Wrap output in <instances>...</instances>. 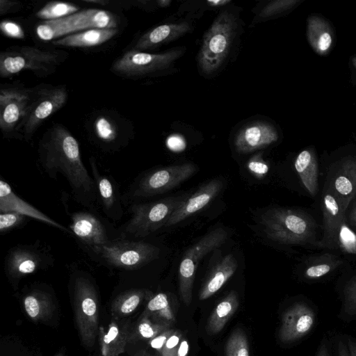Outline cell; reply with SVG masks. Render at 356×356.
<instances>
[{"label": "cell", "instance_id": "29", "mask_svg": "<svg viewBox=\"0 0 356 356\" xmlns=\"http://www.w3.org/2000/svg\"><path fill=\"white\" fill-rule=\"evenodd\" d=\"M79 8L75 4L63 1H50L36 13L37 17L44 21L54 20L74 14Z\"/></svg>", "mask_w": 356, "mask_h": 356}, {"label": "cell", "instance_id": "26", "mask_svg": "<svg viewBox=\"0 0 356 356\" xmlns=\"http://www.w3.org/2000/svg\"><path fill=\"white\" fill-rule=\"evenodd\" d=\"M294 166L300 179L312 196H315L318 190V165L314 152L305 149L297 156Z\"/></svg>", "mask_w": 356, "mask_h": 356}, {"label": "cell", "instance_id": "5", "mask_svg": "<svg viewBox=\"0 0 356 356\" xmlns=\"http://www.w3.org/2000/svg\"><path fill=\"white\" fill-rule=\"evenodd\" d=\"M237 27L236 17L227 10L221 12L203 37L197 55L198 66L206 74L216 72L223 64L232 45Z\"/></svg>", "mask_w": 356, "mask_h": 356}, {"label": "cell", "instance_id": "9", "mask_svg": "<svg viewBox=\"0 0 356 356\" xmlns=\"http://www.w3.org/2000/svg\"><path fill=\"white\" fill-rule=\"evenodd\" d=\"M184 51L182 48H175L163 53L150 54L131 49L113 63L111 70L127 78L151 75L170 68Z\"/></svg>", "mask_w": 356, "mask_h": 356}, {"label": "cell", "instance_id": "42", "mask_svg": "<svg viewBox=\"0 0 356 356\" xmlns=\"http://www.w3.org/2000/svg\"><path fill=\"white\" fill-rule=\"evenodd\" d=\"M174 330L168 329L163 332L161 333L160 335L154 337L150 342V345L153 348L159 350L160 352L163 349L166 341L169 337L172 334Z\"/></svg>", "mask_w": 356, "mask_h": 356}, {"label": "cell", "instance_id": "44", "mask_svg": "<svg viewBox=\"0 0 356 356\" xmlns=\"http://www.w3.org/2000/svg\"><path fill=\"white\" fill-rule=\"evenodd\" d=\"M168 145L171 149L179 151L185 147L184 140L179 136L175 135L170 136L168 140Z\"/></svg>", "mask_w": 356, "mask_h": 356}, {"label": "cell", "instance_id": "22", "mask_svg": "<svg viewBox=\"0 0 356 356\" xmlns=\"http://www.w3.org/2000/svg\"><path fill=\"white\" fill-rule=\"evenodd\" d=\"M332 193L346 213L350 202L356 197V160L349 159L342 164L334 178Z\"/></svg>", "mask_w": 356, "mask_h": 356}, {"label": "cell", "instance_id": "49", "mask_svg": "<svg viewBox=\"0 0 356 356\" xmlns=\"http://www.w3.org/2000/svg\"><path fill=\"white\" fill-rule=\"evenodd\" d=\"M347 346L350 356H356V341L350 339H348Z\"/></svg>", "mask_w": 356, "mask_h": 356}, {"label": "cell", "instance_id": "2", "mask_svg": "<svg viewBox=\"0 0 356 356\" xmlns=\"http://www.w3.org/2000/svg\"><path fill=\"white\" fill-rule=\"evenodd\" d=\"M260 223L266 236L284 245H316V224L308 213L300 209L274 207L266 211Z\"/></svg>", "mask_w": 356, "mask_h": 356}, {"label": "cell", "instance_id": "31", "mask_svg": "<svg viewBox=\"0 0 356 356\" xmlns=\"http://www.w3.org/2000/svg\"><path fill=\"white\" fill-rule=\"evenodd\" d=\"M225 353L226 356H250L248 340L241 330L232 333L226 343Z\"/></svg>", "mask_w": 356, "mask_h": 356}, {"label": "cell", "instance_id": "21", "mask_svg": "<svg viewBox=\"0 0 356 356\" xmlns=\"http://www.w3.org/2000/svg\"><path fill=\"white\" fill-rule=\"evenodd\" d=\"M190 30L191 26L186 22L159 25L143 34L136 42L134 49H154L180 38Z\"/></svg>", "mask_w": 356, "mask_h": 356}, {"label": "cell", "instance_id": "34", "mask_svg": "<svg viewBox=\"0 0 356 356\" xmlns=\"http://www.w3.org/2000/svg\"><path fill=\"white\" fill-rule=\"evenodd\" d=\"M95 131L99 139L104 143L113 142L117 137V130L115 125L105 117H99L96 120Z\"/></svg>", "mask_w": 356, "mask_h": 356}, {"label": "cell", "instance_id": "20", "mask_svg": "<svg viewBox=\"0 0 356 356\" xmlns=\"http://www.w3.org/2000/svg\"><path fill=\"white\" fill-rule=\"evenodd\" d=\"M324 234L321 241L316 242L318 248H337L338 247V233L345 218V212L334 195L328 191L323 196L322 202Z\"/></svg>", "mask_w": 356, "mask_h": 356}, {"label": "cell", "instance_id": "53", "mask_svg": "<svg viewBox=\"0 0 356 356\" xmlns=\"http://www.w3.org/2000/svg\"><path fill=\"white\" fill-rule=\"evenodd\" d=\"M84 1L87 2V3H100V4L106 3V1H97V0L91 1V0H88V1Z\"/></svg>", "mask_w": 356, "mask_h": 356}, {"label": "cell", "instance_id": "7", "mask_svg": "<svg viewBox=\"0 0 356 356\" xmlns=\"http://www.w3.org/2000/svg\"><path fill=\"white\" fill-rule=\"evenodd\" d=\"M66 54L44 50L33 47H22L0 54V76H11L24 70H31L38 76H47L65 59Z\"/></svg>", "mask_w": 356, "mask_h": 356}, {"label": "cell", "instance_id": "50", "mask_svg": "<svg viewBox=\"0 0 356 356\" xmlns=\"http://www.w3.org/2000/svg\"><path fill=\"white\" fill-rule=\"evenodd\" d=\"M231 1L229 0H209L207 3L211 6H221L226 5Z\"/></svg>", "mask_w": 356, "mask_h": 356}, {"label": "cell", "instance_id": "4", "mask_svg": "<svg viewBox=\"0 0 356 356\" xmlns=\"http://www.w3.org/2000/svg\"><path fill=\"white\" fill-rule=\"evenodd\" d=\"M188 195L171 196L147 203H133L131 217L119 229L120 238H145L165 226L174 211Z\"/></svg>", "mask_w": 356, "mask_h": 356}, {"label": "cell", "instance_id": "13", "mask_svg": "<svg viewBox=\"0 0 356 356\" xmlns=\"http://www.w3.org/2000/svg\"><path fill=\"white\" fill-rule=\"evenodd\" d=\"M67 97L65 86L40 90L22 123L25 138H30L47 118L61 108L67 102Z\"/></svg>", "mask_w": 356, "mask_h": 356}, {"label": "cell", "instance_id": "17", "mask_svg": "<svg viewBox=\"0 0 356 356\" xmlns=\"http://www.w3.org/2000/svg\"><path fill=\"white\" fill-rule=\"evenodd\" d=\"M314 321V310L306 304L296 303L284 313L279 338L283 342L296 341L310 332Z\"/></svg>", "mask_w": 356, "mask_h": 356}, {"label": "cell", "instance_id": "3", "mask_svg": "<svg viewBox=\"0 0 356 356\" xmlns=\"http://www.w3.org/2000/svg\"><path fill=\"white\" fill-rule=\"evenodd\" d=\"M84 250L100 264L126 270L145 266L157 259L161 252L150 243L122 238Z\"/></svg>", "mask_w": 356, "mask_h": 356}, {"label": "cell", "instance_id": "23", "mask_svg": "<svg viewBox=\"0 0 356 356\" xmlns=\"http://www.w3.org/2000/svg\"><path fill=\"white\" fill-rule=\"evenodd\" d=\"M238 268L236 259L232 254L224 257L211 270L202 285L199 298L206 300L216 293L234 274Z\"/></svg>", "mask_w": 356, "mask_h": 356}, {"label": "cell", "instance_id": "48", "mask_svg": "<svg viewBox=\"0 0 356 356\" xmlns=\"http://www.w3.org/2000/svg\"><path fill=\"white\" fill-rule=\"evenodd\" d=\"M316 356H330L329 350L325 340H322Z\"/></svg>", "mask_w": 356, "mask_h": 356}, {"label": "cell", "instance_id": "43", "mask_svg": "<svg viewBox=\"0 0 356 356\" xmlns=\"http://www.w3.org/2000/svg\"><path fill=\"white\" fill-rule=\"evenodd\" d=\"M21 4L17 1H13L8 0H1L0 1V14L4 15L8 13L12 12L13 10H17L18 7H20Z\"/></svg>", "mask_w": 356, "mask_h": 356}, {"label": "cell", "instance_id": "12", "mask_svg": "<svg viewBox=\"0 0 356 356\" xmlns=\"http://www.w3.org/2000/svg\"><path fill=\"white\" fill-rule=\"evenodd\" d=\"M54 261L52 254L40 245H17L8 251L4 259V270L8 276L19 278L51 267Z\"/></svg>", "mask_w": 356, "mask_h": 356}, {"label": "cell", "instance_id": "52", "mask_svg": "<svg viewBox=\"0 0 356 356\" xmlns=\"http://www.w3.org/2000/svg\"><path fill=\"white\" fill-rule=\"evenodd\" d=\"M159 6H161V7H165V6H168L170 5V3H171L170 1H168V0H161V1H157Z\"/></svg>", "mask_w": 356, "mask_h": 356}, {"label": "cell", "instance_id": "25", "mask_svg": "<svg viewBox=\"0 0 356 356\" xmlns=\"http://www.w3.org/2000/svg\"><path fill=\"white\" fill-rule=\"evenodd\" d=\"M307 39L314 51L321 56L327 54L333 43V34L328 23L318 15H312L307 21Z\"/></svg>", "mask_w": 356, "mask_h": 356}, {"label": "cell", "instance_id": "46", "mask_svg": "<svg viewBox=\"0 0 356 356\" xmlns=\"http://www.w3.org/2000/svg\"><path fill=\"white\" fill-rule=\"evenodd\" d=\"M188 351V343L186 340L182 339L178 350V356H186Z\"/></svg>", "mask_w": 356, "mask_h": 356}, {"label": "cell", "instance_id": "47", "mask_svg": "<svg viewBox=\"0 0 356 356\" xmlns=\"http://www.w3.org/2000/svg\"><path fill=\"white\" fill-rule=\"evenodd\" d=\"M338 353L339 356H350L348 346L342 341L338 342Z\"/></svg>", "mask_w": 356, "mask_h": 356}, {"label": "cell", "instance_id": "30", "mask_svg": "<svg viewBox=\"0 0 356 356\" xmlns=\"http://www.w3.org/2000/svg\"><path fill=\"white\" fill-rule=\"evenodd\" d=\"M305 270V276L308 279L320 278L335 269L341 261L331 254L322 255Z\"/></svg>", "mask_w": 356, "mask_h": 356}, {"label": "cell", "instance_id": "15", "mask_svg": "<svg viewBox=\"0 0 356 356\" xmlns=\"http://www.w3.org/2000/svg\"><path fill=\"white\" fill-rule=\"evenodd\" d=\"M33 100L27 90L17 88H3L0 91V127L10 131L22 124Z\"/></svg>", "mask_w": 356, "mask_h": 356}, {"label": "cell", "instance_id": "10", "mask_svg": "<svg viewBox=\"0 0 356 356\" xmlns=\"http://www.w3.org/2000/svg\"><path fill=\"white\" fill-rule=\"evenodd\" d=\"M227 238V232L216 228L203 236L184 252L179 267L180 297L186 305L192 299L195 271L200 261L209 252L220 247Z\"/></svg>", "mask_w": 356, "mask_h": 356}, {"label": "cell", "instance_id": "19", "mask_svg": "<svg viewBox=\"0 0 356 356\" xmlns=\"http://www.w3.org/2000/svg\"><path fill=\"white\" fill-rule=\"evenodd\" d=\"M14 211L42 222L61 231L71 234L64 225L47 216L15 193L11 186L0 179V213Z\"/></svg>", "mask_w": 356, "mask_h": 356}, {"label": "cell", "instance_id": "1", "mask_svg": "<svg viewBox=\"0 0 356 356\" xmlns=\"http://www.w3.org/2000/svg\"><path fill=\"white\" fill-rule=\"evenodd\" d=\"M39 161L50 178L56 179L59 172L66 178L76 202L95 211V181L81 160L77 140L65 127L56 124L45 133L40 143Z\"/></svg>", "mask_w": 356, "mask_h": 356}, {"label": "cell", "instance_id": "51", "mask_svg": "<svg viewBox=\"0 0 356 356\" xmlns=\"http://www.w3.org/2000/svg\"><path fill=\"white\" fill-rule=\"evenodd\" d=\"M348 218L350 224L353 226H356V203L353 205Z\"/></svg>", "mask_w": 356, "mask_h": 356}, {"label": "cell", "instance_id": "38", "mask_svg": "<svg viewBox=\"0 0 356 356\" xmlns=\"http://www.w3.org/2000/svg\"><path fill=\"white\" fill-rule=\"evenodd\" d=\"M181 337V332L174 330L161 351L162 356H178Z\"/></svg>", "mask_w": 356, "mask_h": 356}, {"label": "cell", "instance_id": "36", "mask_svg": "<svg viewBox=\"0 0 356 356\" xmlns=\"http://www.w3.org/2000/svg\"><path fill=\"white\" fill-rule=\"evenodd\" d=\"M299 2V0H277L271 1L262 8L259 16L264 18L277 15L291 8Z\"/></svg>", "mask_w": 356, "mask_h": 356}, {"label": "cell", "instance_id": "8", "mask_svg": "<svg viewBox=\"0 0 356 356\" xmlns=\"http://www.w3.org/2000/svg\"><path fill=\"white\" fill-rule=\"evenodd\" d=\"M197 171L191 163L173 165L158 168L142 176L130 186L122 198L135 200L166 193L187 180Z\"/></svg>", "mask_w": 356, "mask_h": 356}, {"label": "cell", "instance_id": "39", "mask_svg": "<svg viewBox=\"0 0 356 356\" xmlns=\"http://www.w3.org/2000/svg\"><path fill=\"white\" fill-rule=\"evenodd\" d=\"M0 29L3 34L10 38L23 39L25 37L23 29L16 22L3 20L1 22Z\"/></svg>", "mask_w": 356, "mask_h": 356}, {"label": "cell", "instance_id": "18", "mask_svg": "<svg viewBox=\"0 0 356 356\" xmlns=\"http://www.w3.org/2000/svg\"><path fill=\"white\" fill-rule=\"evenodd\" d=\"M223 183L220 179H213L203 184L179 205L174 211L165 226L178 224L210 204L221 191Z\"/></svg>", "mask_w": 356, "mask_h": 356}, {"label": "cell", "instance_id": "24", "mask_svg": "<svg viewBox=\"0 0 356 356\" xmlns=\"http://www.w3.org/2000/svg\"><path fill=\"white\" fill-rule=\"evenodd\" d=\"M117 33V28L92 29L53 40L52 44L68 47H91L108 41Z\"/></svg>", "mask_w": 356, "mask_h": 356}, {"label": "cell", "instance_id": "55", "mask_svg": "<svg viewBox=\"0 0 356 356\" xmlns=\"http://www.w3.org/2000/svg\"><path fill=\"white\" fill-rule=\"evenodd\" d=\"M143 356H152V355H149L148 354H144Z\"/></svg>", "mask_w": 356, "mask_h": 356}, {"label": "cell", "instance_id": "35", "mask_svg": "<svg viewBox=\"0 0 356 356\" xmlns=\"http://www.w3.org/2000/svg\"><path fill=\"white\" fill-rule=\"evenodd\" d=\"M343 309L350 316H356V275L348 282L344 288Z\"/></svg>", "mask_w": 356, "mask_h": 356}, {"label": "cell", "instance_id": "37", "mask_svg": "<svg viewBox=\"0 0 356 356\" xmlns=\"http://www.w3.org/2000/svg\"><path fill=\"white\" fill-rule=\"evenodd\" d=\"M146 292L143 290H134L124 296L121 304V312L129 314L133 312L139 305Z\"/></svg>", "mask_w": 356, "mask_h": 356}, {"label": "cell", "instance_id": "6", "mask_svg": "<svg viewBox=\"0 0 356 356\" xmlns=\"http://www.w3.org/2000/svg\"><path fill=\"white\" fill-rule=\"evenodd\" d=\"M115 16L104 10L88 8L54 20L44 21L36 27L38 38L44 41L58 39L92 29L117 28Z\"/></svg>", "mask_w": 356, "mask_h": 356}, {"label": "cell", "instance_id": "45", "mask_svg": "<svg viewBox=\"0 0 356 356\" xmlns=\"http://www.w3.org/2000/svg\"><path fill=\"white\" fill-rule=\"evenodd\" d=\"M118 335V329L115 326L110 327L108 333L104 337V342L106 343H110L111 341L115 340Z\"/></svg>", "mask_w": 356, "mask_h": 356}, {"label": "cell", "instance_id": "54", "mask_svg": "<svg viewBox=\"0 0 356 356\" xmlns=\"http://www.w3.org/2000/svg\"><path fill=\"white\" fill-rule=\"evenodd\" d=\"M353 64L355 67V68L356 69V57H355L353 59Z\"/></svg>", "mask_w": 356, "mask_h": 356}, {"label": "cell", "instance_id": "27", "mask_svg": "<svg viewBox=\"0 0 356 356\" xmlns=\"http://www.w3.org/2000/svg\"><path fill=\"white\" fill-rule=\"evenodd\" d=\"M238 307V296L236 291H230L216 307L208 319L207 332L216 334L220 332L236 311Z\"/></svg>", "mask_w": 356, "mask_h": 356}, {"label": "cell", "instance_id": "14", "mask_svg": "<svg viewBox=\"0 0 356 356\" xmlns=\"http://www.w3.org/2000/svg\"><path fill=\"white\" fill-rule=\"evenodd\" d=\"M92 177L95 181L97 202L108 220L118 222L124 216L123 200L116 181L111 176L102 174L93 157L90 159Z\"/></svg>", "mask_w": 356, "mask_h": 356}, {"label": "cell", "instance_id": "40", "mask_svg": "<svg viewBox=\"0 0 356 356\" xmlns=\"http://www.w3.org/2000/svg\"><path fill=\"white\" fill-rule=\"evenodd\" d=\"M248 168L258 178L264 176L268 171V165L258 154L251 158L248 163Z\"/></svg>", "mask_w": 356, "mask_h": 356}, {"label": "cell", "instance_id": "32", "mask_svg": "<svg viewBox=\"0 0 356 356\" xmlns=\"http://www.w3.org/2000/svg\"><path fill=\"white\" fill-rule=\"evenodd\" d=\"M343 220L338 233V247L346 254H356V234Z\"/></svg>", "mask_w": 356, "mask_h": 356}, {"label": "cell", "instance_id": "11", "mask_svg": "<svg viewBox=\"0 0 356 356\" xmlns=\"http://www.w3.org/2000/svg\"><path fill=\"white\" fill-rule=\"evenodd\" d=\"M70 217V230L83 248L104 245L120 238L119 230L112 231L108 219L102 218L95 211H67Z\"/></svg>", "mask_w": 356, "mask_h": 356}, {"label": "cell", "instance_id": "33", "mask_svg": "<svg viewBox=\"0 0 356 356\" xmlns=\"http://www.w3.org/2000/svg\"><path fill=\"white\" fill-rule=\"evenodd\" d=\"M29 218L17 212L0 213V233L5 234L24 225Z\"/></svg>", "mask_w": 356, "mask_h": 356}, {"label": "cell", "instance_id": "41", "mask_svg": "<svg viewBox=\"0 0 356 356\" xmlns=\"http://www.w3.org/2000/svg\"><path fill=\"white\" fill-rule=\"evenodd\" d=\"M35 295L36 294L35 293L30 294L24 299L25 309L31 318L36 317L38 315L40 309L38 299Z\"/></svg>", "mask_w": 356, "mask_h": 356}, {"label": "cell", "instance_id": "16", "mask_svg": "<svg viewBox=\"0 0 356 356\" xmlns=\"http://www.w3.org/2000/svg\"><path fill=\"white\" fill-rule=\"evenodd\" d=\"M278 139L276 129L266 121H254L242 127L236 134L234 144L240 154H248L264 148Z\"/></svg>", "mask_w": 356, "mask_h": 356}, {"label": "cell", "instance_id": "28", "mask_svg": "<svg viewBox=\"0 0 356 356\" xmlns=\"http://www.w3.org/2000/svg\"><path fill=\"white\" fill-rule=\"evenodd\" d=\"M147 311L148 314L155 315L160 321L171 325L175 321L168 297L165 293H159L153 296L147 303Z\"/></svg>", "mask_w": 356, "mask_h": 356}]
</instances>
